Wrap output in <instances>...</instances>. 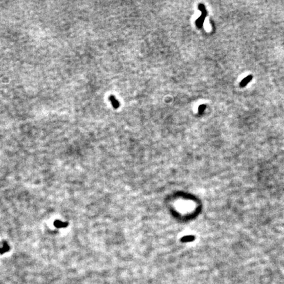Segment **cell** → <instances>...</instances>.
Returning a JSON list of instances; mask_svg holds the SVG:
<instances>
[{"label": "cell", "mask_w": 284, "mask_h": 284, "mask_svg": "<svg viewBox=\"0 0 284 284\" xmlns=\"http://www.w3.org/2000/svg\"><path fill=\"white\" fill-rule=\"evenodd\" d=\"M109 100H110V101L112 103V105H113V107H114L115 108H118V107H120V103H119V102L118 101V100H117V99L115 98V97L114 96V95H110V97H109Z\"/></svg>", "instance_id": "cell-2"}, {"label": "cell", "mask_w": 284, "mask_h": 284, "mask_svg": "<svg viewBox=\"0 0 284 284\" xmlns=\"http://www.w3.org/2000/svg\"><path fill=\"white\" fill-rule=\"evenodd\" d=\"M205 108H206V105L203 104V105H199V107H198V113H199V115L203 114V113L204 111L205 110Z\"/></svg>", "instance_id": "cell-5"}, {"label": "cell", "mask_w": 284, "mask_h": 284, "mask_svg": "<svg viewBox=\"0 0 284 284\" xmlns=\"http://www.w3.org/2000/svg\"><path fill=\"white\" fill-rule=\"evenodd\" d=\"M206 16H207V15H203V14H201L199 18L196 20L195 24H196V26H197V28H202L204 22H205V20Z\"/></svg>", "instance_id": "cell-1"}, {"label": "cell", "mask_w": 284, "mask_h": 284, "mask_svg": "<svg viewBox=\"0 0 284 284\" xmlns=\"http://www.w3.org/2000/svg\"><path fill=\"white\" fill-rule=\"evenodd\" d=\"M198 9H199V11H201V14H203V15H207V9H206L205 6L203 4H202V3H199V5H198Z\"/></svg>", "instance_id": "cell-3"}, {"label": "cell", "mask_w": 284, "mask_h": 284, "mask_svg": "<svg viewBox=\"0 0 284 284\" xmlns=\"http://www.w3.org/2000/svg\"><path fill=\"white\" fill-rule=\"evenodd\" d=\"M67 225V222H61V221H60V220H56V222H55V226L56 227H58V228H61V227H66V226Z\"/></svg>", "instance_id": "cell-4"}]
</instances>
